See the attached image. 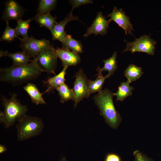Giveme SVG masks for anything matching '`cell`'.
Returning a JSON list of instances; mask_svg holds the SVG:
<instances>
[{
    "label": "cell",
    "mask_w": 161,
    "mask_h": 161,
    "mask_svg": "<svg viewBox=\"0 0 161 161\" xmlns=\"http://www.w3.org/2000/svg\"><path fill=\"white\" fill-rule=\"evenodd\" d=\"M143 74L142 68L130 64L124 72L125 76L129 83L139 79Z\"/></svg>",
    "instance_id": "cell-19"
},
{
    "label": "cell",
    "mask_w": 161,
    "mask_h": 161,
    "mask_svg": "<svg viewBox=\"0 0 161 161\" xmlns=\"http://www.w3.org/2000/svg\"><path fill=\"white\" fill-rule=\"evenodd\" d=\"M6 26L0 38V41L11 42L14 41L16 38H18L21 40L22 38L18 36V35L15 28L13 29L10 26L8 21H6Z\"/></svg>",
    "instance_id": "cell-26"
},
{
    "label": "cell",
    "mask_w": 161,
    "mask_h": 161,
    "mask_svg": "<svg viewBox=\"0 0 161 161\" xmlns=\"http://www.w3.org/2000/svg\"><path fill=\"white\" fill-rule=\"evenodd\" d=\"M23 88L30 96L33 103L37 105L46 104L42 97L43 93L40 92L35 84L28 83L23 86Z\"/></svg>",
    "instance_id": "cell-16"
},
{
    "label": "cell",
    "mask_w": 161,
    "mask_h": 161,
    "mask_svg": "<svg viewBox=\"0 0 161 161\" xmlns=\"http://www.w3.org/2000/svg\"><path fill=\"white\" fill-rule=\"evenodd\" d=\"M4 4L5 8L1 19L4 20H16L21 19L25 10L18 3L14 0L6 1Z\"/></svg>",
    "instance_id": "cell-10"
},
{
    "label": "cell",
    "mask_w": 161,
    "mask_h": 161,
    "mask_svg": "<svg viewBox=\"0 0 161 161\" xmlns=\"http://www.w3.org/2000/svg\"><path fill=\"white\" fill-rule=\"evenodd\" d=\"M105 161H121L120 156L113 153H108L105 158Z\"/></svg>",
    "instance_id": "cell-29"
},
{
    "label": "cell",
    "mask_w": 161,
    "mask_h": 161,
    "mask_svg": "<svg viewBox=\"0 0 161 161\" xmlns=\"http://www.w3.org/2000/svg\"><path fill=\"white\" fill-rule=\"evenodd\" d=\"M111 21L110 19L106 20L101 12L97 13L92 24L87 28L83 36L87 37L92 34L96 35H106L108 32L107 30L109 24Z\"/></svg>",
    "instance_id": "cell-9"
},
{
    "label": "cell",
    "mask_w": 161,
    "mask_h": 161,
    "mask_svg": "<svg viewBox=\"0 0 161 161\" xmlns=\"http://www.w3.org/2000/svg\"><path fill=\"white\" fill-rule=\"evenodd\" d=\"M107 17H110L111 21H114L122 28L125 31L126 34L128 33L132 34L131 31L133 30V25L130 21V18L126 15L121 8L118 9L114 6L112 13Z\"/></svg>",
    "instance_id": "cell-11"
},
{
    "label": "cell",
    "mask_w": 161,
    "mask_h": 161,
    "mask_svg": "<svg viewBox=\"0 0 161 161\" xmlns=\"http://www.w3.org/2000/svg\"><path fill=\"white\" fill-rule=\"evenodd\" d=\"M72 13L70 12L64 20L60 22H56L51 29L50 31L53 40H57L62 42L67 35L64 30L65 27L69 21L74 20L81 21L78 17L73 15Z\"/></svg>",
    "instance_id": "cell-12"
},
{
    "label": "cell",
    "mask_w": 161,
    "mask_h": 161,
    "mask_svg": "<svg viewBox=\"0 0 161 161\" xmlns=\"http://www.w3.org/2000/svg\"><path fill=\"white\" fill-rule=\"evenodd\" d=\"M56 52L62 62V65L65 66H75L80 61V57L79 53L62 47H57Z\"/></svg>",
    "instance_id": "cell-13"
},
{
    "label": "cell",
    "mask_w": 161,
    "mask_h": 161,
    "mask_svg": "<svg viewBox=\"0 0 161 161\" xmlns=\"http://www.w3.org/2000/svg\"><path fill=\"white\" fill-rule=\"evenodd\" d=\"M34 18L41 27H44L50 30L56 22L57 17L52 16L50 13Z\"/></svg>",
    "instance_id": "cell-23"
},
{
    "label": "cell",
    "mask_w": 161,
    "mask_h": 161,
    "mask_svg": "<svg viewBox=\"0 0 161 161\" xmlns=\"http://www.w3.org/2000/svg\"><path fill=\"white\" fill-rule=\"evenodd\" d=\"M133 154L134 157L135 161H154L139 150L134 151Z\"/></svg>",
    "instance_id": "cell-27"
},
{
    "label": "cell",
    "mask_w": 161,
    "mask_h": 161,
    "mask_svg": "<svg viewBox=\"0 0 161 161\" xmlns=\"http://www.w3.org/2000/svg\"><path fill=\"white\" fill-rule=\"evenodd\" d=\"M127 81L121 83L118 87V89L114 95L116 96V100L123 101L128 97L132 95V92L134 88L129 85Z\"/></svg>",
    "instance_id": "cell-20"
},
{
    "label": "cell",
    "mask_w": 161,
    "mask_h": 161,
    "mask_svg": "<svg viewBox=\"0 0 161 161\" xmlns=\"http://www.w3.org/2000/svg\"><path fill=\"white\" fill-rule=\"evenodd\" d=\"M126 48L124 52H145L150 55L154 54L156 42L151 38L149 35H145L139 38H136L131 42L127 41Z\"/></svg>",
    "instance_id": "cell-7"
},
{
    "label": "cell",
    "mask_w": 161,
    "mask_h": 161,
    "mask_svg": "<svg viewBox=\"0 0 161 161\" xmlns=\"http://www.w3.org/2000/svg\"><path fill=\"white\" fill-rule=\"evenodd\" d=\"M69 3L72 6L71 12L72 13L74 9L83 4H93L92 0H72L69 1Z\"/></svg>",
    "instance_id": "cell-28"
},
{
    "label": "cell",
    "mask_w": 161,
    "mask_h": 161,
    "mask_svg": "<svg viewBox=\"0 0 161 161\" xmlns=\"http://www.w3.org/2000/svg\"><path fill=\"white\" fill-rule=\"evenodd\" d=\"M1 100L4 110L3 112L0 111V122L3 124L5 128L14 126L26 114L27 107L21 103L16 93L12 94L9 99L2 96Z\"/></svg>",
    "instance_id": "cell-3"
},
{
    "label": "cell",
    "mask_w": 161,
    "mask_h": 161,
    "mask_svg": "<svg viewBox=\"0 0 161 161\" xmlns=\"http://www.w3.org/2000/svg\"><path fill=\"white\" fill-rule=\"evenodd\" d=\"M0 57L7 56L10 58L13 61V66L26 65L33 60L22 51L10 53L7 51L0 50Z\"/></svg>",
    "instance_id": "cell-15"
},
{
    "label": "cell",
    "mask_w": 161,
    "mask_h": 161,
    "mask_svg": "<svg viewBox=\"0 0 161 161\" xmlns=\"http://www.w3.org/2000/svg\"><path fill=\"white\" fill-rule=\"evenodd\" d=\"M61 43L62 47L71 50L72 52L78 53L83 52V45L81 42L73 38L70 35H67Z\"/></svg>",
    "instance_id": "cell-18"
},
{
    "label": "cell",
    "mask_w": 161,
    "mask_h": 161,
    "mask_svg": "<svg viewBox=\"0 0 161 161\" xmlns=\"http://www.w3.org/2000/svg\"><path fill=\"white\" fill-rule=\"evenodd\" d=\"M75 79L72 89L75 95L74 107L84 98L90 95L89 91V80L87 78L82 69H79L75 76Z\"/></svg>",
    "instance_id": "cell-6"
},
{
    "label": "cell",
    "mask_w": 161,
    "mask_h": 161,
    "mask_svg": "<svg viewBox=\"0 0 161 161\" xmlns=\"http://www.w3.org/2000/svg\"><path fill=\"white\" fill-rule=\"evenodd\" d=\"M16 128L18 140L21 141L40 135L44 125L41 118L26 114L17 122Z\"/></svg>",
    "instance_id": "cell-4"
},
{
    "label": "cell",
    "mask_w": 161,
    "mask_h": 161,
    "mask_svg": "<svg viewBox=\"0 0 161 161\" xmlns=\"http://www.w3.org/2000/svg\"><path fill=\"white\" fill-rule=\"evenodd\" d=\"M43 71L35 60L26 65L13 66L0 69V80L17 86L38 78Z\"/></svg>",
    "instance_id": "cell-1"
},
{
    "label": "cell",
    "mask_w": 161,
    "mask_h": 161,
    "mask_svg": "<svg viewBox=\"0 0 161 161\" xmlns=\"http://www.w3.org/2000/svg\"><path fill=\"white\" fill-rule=\"evenodd\" d=\"M34 19V17L26 20L20 19L17 21V25L15 28L18 35H21L23 39H25L30 37L27 33L29 24L31 21Z\"/></svg>",
    "instance_id": "cell-25"
},
{
    "label": "cell",
    "mask_w": 161,
    "mask_h": 161,
    "mask_svg": "<svg viewBox=\"0 0 161 161\" xmlns=\"http://www.w3.org/2000/svg\"><path fill=\"white\" fill-rule=\"evenodd\" d=\"M117 52H115L110 58L103 61L104 63L103 67L100 68L99 66L96 69L98 72V74H102L104 71H107L108 74L106 75L108 78L112 75L117 68V62L116 61Z\"/></svg>",
    "instance_id": "cell-17"
},
{
    "label": "cell",
    "mask_w": 161,
    "mask_h": 161,
    "mask_svg": "<svg viewBox=\"0 0 161 161\" xmlns=\"http://www.w3.org/2000/svg\"><path fill=\"white\" fill-rule=\"evenodd\" d=\"M61 161H68L66 158L64 157H62L61 160Z\"/></svg>",
    "instance_id": "cell-31"
},
{
    "label": "cell",
    "mask_w": 161,
    "mask_h": 161,
    "mask_svg": "<svg viewBox=\"0 0 161 161\" xmlns=\"http://www.w3.org/2000/svg\"><path fill=\"white\" fill-rule=\"evenodd\" d=\"M57 2L56 0H41L39 1L36 15L35 17L47 14L55 8Z\"/></svg>",
    "instance_id": "cell-21"
},
{
    "label": "cell",
    "mask_w": 161,
    "mask_h": 161,
    "mask_svg": "<svg viewBox=\"0 0 161 161\" xmlns=\"http://www.w3.org/2000/svg\"><path fill=\"white\" fill-rule=\"evenodd\" d=\"M68 67L67 66H64L62 71L58 74L52 77H49L43 81L44 85L47 88L46 90L43 93V94L56 89L61 85L65 83V77Z\"/></svg>",
    "instance_id": "cell-14"
},
{
    "label": "cell",
    "mask_w": 161,
    "mask_h": 161,
    "mask_svg": "<svg viewBox=\"0 0 161 161\" xmlns=\"http://www.w3.org/2000/svg\"><path fill=\"white\" fill-rule=\"evenodd\" d=\"M20 41V47L22 51L33 59L45 48L51 44L49 41L45 38L38 40L32 36L25 39H21Z\"/></svg>",
    "instance_id": "cell-8"
},
{
    "label": "cell",
    "mask_w": 161,
    "mask_h": 161,
    "mask_svg": "<svg viewBox=\"0 0 161 161\" xmlns=\"http://www.w3.org/2000/svg\"><path fill=\"white\" fill-rule=\"evenodd\" d=\"M7 151L6 147L4 145L0 144V154L3 153Z\"/></svg>",
    "instance_id": "cell-30"
},
{
    "label": "cell",
    "mask_w": 161,
    "mask_h": 161,
    "mask_svg": "<svg viewBox=\"0 0 161 161\" xmlns=\"http://www.w3.org/2000/svg\"><path fill=\"white\" fill-rule=\"evenodd\" d=\"M114 93L106 89L94 96L93 99L106 123L111 128L116 129L121 123L122 117L114 106Z\"/></svg>",
    "instance_id": "cell-2"
},
{
    "label": "cell",
    "mask_w": 161,
    "mask_h": 161,
    "mask_svg": "<svg viewBox=\"0 0 161 161\" xmlns=\"http://www.w3.org/2000/svg\"><path fill=\"white\" fill-rule=\"evenodd\" d=\"M96 78L94 80H90L89 84V91L90 95L91 94L101 92L102 90V87L104 81L108 78L107 75L103 76L102 74H97Z\"/></svg>",
    "instance_id": "cell-24"
},
{
    "label": "cell",
    "mask_w": 161,
    "mask_h": 161,
    "mask_svg": "<svg viewBox=\"0 0 161 161\" xmlns=\"http://www.w3.org/2000/svg\"><path fill=\"white\" fill-rule=\"evenodd\" d=\"M56 90L58 91L60 98V102L64 103L70 100H74L75 95L73 89H70L64 83Z\"/></svg>",
    "instance_id": "cell-22"
},
{
    "label": "cell",
    "mask_w": 161,
    "mask_h": 161,
    "mask_svg": "<svg viewBox=\"0 0 161 161\" xmlns=\"http://www.w3.org/2000/svg\"><path fill=\"white\" fill-rule=\"evenodd\" d=\"M58 58L56 49L50 44L43 50L34 59L43 72L49 75H55Z\"/></svg>",
    "instance_id": "cell-5"
}]
</instances>
